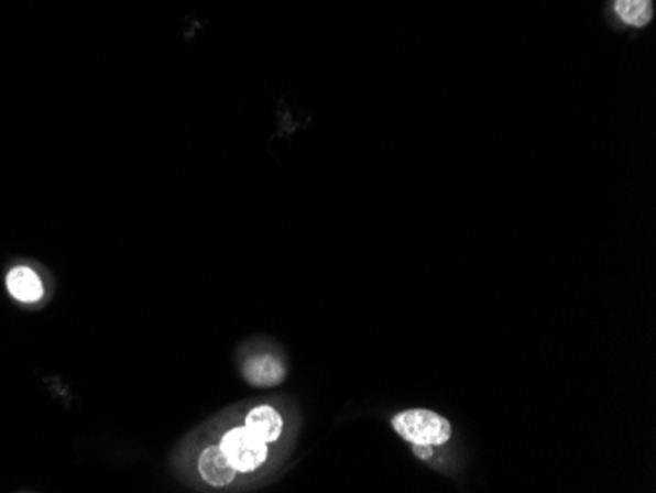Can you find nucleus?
Instances as JSON below:
<instances>
[{
  "mask_svg": "<svg viewBox=\"0 0 656 493\" xmlns=\"http://www.w3.org/2000/svg\"><path fill=\"white\" fill-rule=\"evenodd\" d=\"M392 427L402 439L420 447H440L452 437V425L429 409H409L397 413Z\"/></svg>",
  "mask_w": 656,
  "mask_h": 493,
  "instance_id": "f257e3e1",
  "label": "nucleus"
},
{
  "mask_svg": "<svg viewBox=\"0 0 656 493\" xmlns=\"http://www.w3.org/2000/svg\"><path fill=\"white\" fill-rule=\"evenodd\" d=\"M219 447L238 474L255 472L258 468L264 467L270 454V445L248 429L247 425L228 430Z\"/></svg>",
  "mask_w": 656,
  "mask_h": 493,
  "instance_id": "f03ea898",
  "label": "nucleus"
},
{
  "mask_svg": "<svg viewBox=\"0 0 656 493\" xmlns=\"http://www.w3.org/2000/svg\"><path fill=\"white\" fill-rule=\"evenodd\" d=\"M4 285L12 302L19 303L22 307H40L44 305L50 295V285L46 275L42 274L34 264L10 265Z\"/></svg>",
  "mask_w": 656,
  "mask_h": 493,
  "instance_id": "7ed1b4c3",
  "label": "nucleus"
},
{
  "mask_svg": "<svg viewBox=\"0 0 656 493\" xmlns=\"http://www.w3.org/2000/svg\"><path fill=\"white\" fill-rule=\"evenodd\" d=\"M199 474L212 487H227L234 482L237 470L230 467L219 445L207 447L199 457Z\"/></svg>",
  "mask_w": 656,
  "mask_h": 493,
  "instance_id": "20e7f679",
  "label": "nucleus"
},
{
  "mask_svg": "<svg viewBox=\"0 0 656 493\" xmlns=\"http://www.w3.org/2000/svg\"><path fill=\"white\" fill-rule=\"evenodd\" d=\"M244 377L248 384L255 387H272V385L282 384L285 377V365L282 360L272 357V354H260V357L250 358L244 365Z\"/></svg>",
  "mask_w": 656,
  "mask_h": 493,
  "instance_id": "39448f33",
  "label": "nucleus"
},
{
  "mask_svg": "<svg viewBox=\"0 0 656 493\" xmlns=\"http://www.w3.org/2000/svg\"><path fill=\"white\" fill-rule=\"evenodd\" d=\"M248 429L265 440L267 445L282 439L283 419L280 412H275L272 405H258L247 415Z\"/></svg>",
  "mask_w": 656,
  "mask_h": 493,
  "instance_id": "423d86ee",
  "label": "nucleus"
},
{
  "mask_svg": "<svg viewBox=\"0 0 656 493\" xmlns=\"http://www.w3.org/2000/svg\"><path fill=\"white\" fill-rule=\"evenodd\" d=\"M615 12L623 22L631 26H647L653 19V2L650 0H615Z\"/></svg>",
  "mask_w": 656,
  "mask_h": 493,
  "instance_id": "0eeeda50",
  "label": "nucleus"
},
{
  "mask_svg": "<svg viewBox=\"0 0 656 493\" xmlns=\"http://www.w3.org/2000/svg\"><path fill=\"white\" fill-rule=\"evenodd\" d=\"M433 448L435 447H420V445H413V452H415L420 460H429V458H433Z\"/></svg>",
  "mask_w": 656,
  "mask_h": 493,
  "instance_id": "6e6552de",
  "label": "nucleus"
}]
</instances>
